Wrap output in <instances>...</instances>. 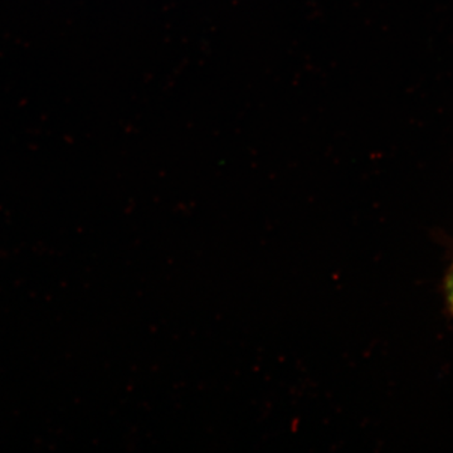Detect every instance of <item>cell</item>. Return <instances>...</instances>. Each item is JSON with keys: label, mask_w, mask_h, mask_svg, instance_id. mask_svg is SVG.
Listing matches in <instances>:
<instances>
[{"label": "cell", "mask_w": 453, "mask_h": 453, "mask_svg": "<svg viewBox=\"0 0 453 453\" xmlns=\"http://www.w3.org/2000/svg\"><path fill=\"white\" fill-rule=\"evenodd\" d=\"M446 297L449 309L453 312V264L446 279Z\"/></svg>", "instance_id": "1"}]
</instances>
